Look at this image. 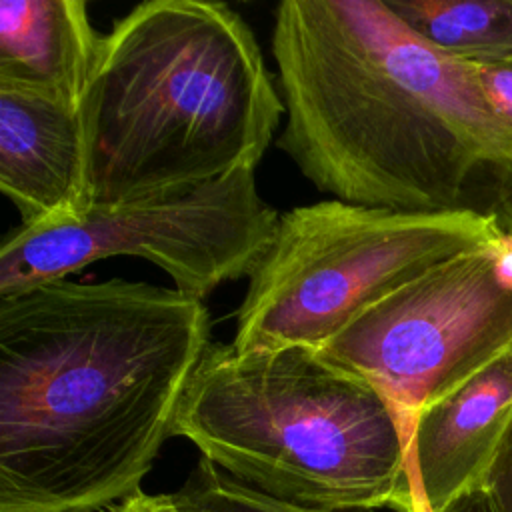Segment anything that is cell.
I'll list each match as a JSON object with an SVG mask.
<instances>
[{"label":"cell","mask_w":512,"mask_h":512,"mask_svg":"<svg viewBox=\"0 0 512 512\" xmlns=\"http://www.w3.org/2000/svg\"><path fill=\"white\" fill-rule=\"evenodd\" d=\"M108 512H188V510L180 504L174 492L172 494L138 492Z\"/></svg>","instance_id":"9a60e30c"},{"label":"cell","mask_w":512,"mask_h":512,"mask_svg":"<svg viewBox=\"0 0 512 512\" xmlns=\"http://www.w3.org/2000/svg\"><path fill=\"white\" fill-rule=\"evenodd\" d=\"M84 108L94 206L256 168L284 112L248 22L206 0H148L118 18Z\"/></svg>","instance_id":"3957f363"},{"label":"cell","mask_w":512,"mask_h":512,"mask_svg":"<svg viewBox=\"0 0 512 512\" xmlns=\"http://www.w3.org/2000/svg\"><path fill=\"white\" fill-rule=\"evenodd\" d=\"M200 298L54 280L0 298V512H108L142 492L210 344Z\"/></svg>","instance_id":"6da1fadb"},{"label":"cell","mask_w":512,"mask_h":512,"mask_svg":"<svg viewBox=\"0 0 512 512\" xmlns=\"http://www.w3.org/2000/svg\"><path fill=\"white\" fill-rule=\"evenodd\" d=\"M174 494L188 512H376L324 510L286 504L238 482L204 456L198 458L186 482Z\"/></svg>","instance_id":"7c38bea8"},{"label":"cell","mask_w":512,"mask_h":512,"mask_svg":"<svg viewBox=\"0 0 512 512\" xmlns=\"http://www.w3.org/2000/svg\"><path fill=\"white\" fill-rule=\"evenodd\" d=\"M500 236L498 216L474 208L398 212L336 198L296 206L280 214L248 276L232 346L318 348L428 268Z\"/></svg>","instance_id":"5b68a950"},{"label":"cell","mask_w":512,"mask_h":512,"mask_svg":"<svg viewBox=\"0 0 512 512\" xmlns=\"http://www.w3.org/2000/svg\"><path fill=\"white\" fill-rule=\"evenodd\" d=\"M480 486L484 488L494 512H512V422Z\"/></svg>","instance_id":"4fadbf2b"},{"label":"cell","mask_w":512,"mask_h":512,"mask_svg":"<svg viewBox=\"0 0 512 512\" xmlns=\"http://www.w3.org/2000/svg\"><path fill=\"white\" fill-rule=\"evenodd\" d=\"M270 44L288 116L276 146L336 200L464 210L478 168L512 170V130L474 62L426 42L386 0H284Z\"/></svg>","instance_id":"7a4b0ae2"},{"label":"cell","mask_w":512,"mask_h":512,"mask_svg":"<svg viewBox=\"0 0 512 512\" xmlns=\"http://www.w3.org/2000/svg\"><path fill=\"white\" fill-rule=\"evenodd\" d=\"M510 220H512V218H510Z\"/></svg>","instance_id":"e0dca14e"},{"label":"cell","mask_w":512,"mask_h":512,"mask_svg":"<svg viewBox=\"0 0 512 512\" xmlns=\"http://www.w3.org/2000/svg\"><path fill=\"white\" fill-rule=\"evenodd\" d=\"M278 220L258 192L256 168L184 192L96 204L78 220L10 232L0 248V298L104 258L138 256L162 268L176 290L202 300L220 284L250 276Z\"/></svg>","instance_id":"8992f818"},{"label":"cell","mask_w":512,"mask_h":512,"mask_svg":"<svg viewBox=\"0 0 512 512\" xmlns=\"http://www.w3.org/2000/svg\"><path fill=\"white\" fill-rule=\"evenodd\" d=\"M474 68L488 104L512 130V62H474Z\"/></svg>","instance_id":"5bb4252c"},{"label":"cell","mask_w":512,"mask_h":512,"mask_svg":"<svg viewBox=\"0 0 512 512\" xmlns=\"http://www.w3.org/2000/svg\"><path fill=\"white\" fill-rule=\"evenodd\" d=\"M100 40L82 0H2L0 82L84 106Z\"/></svg>","instance_id":"30bf717a"},{"label":"cell","mask_w":512,"mask_h":512,"mask_svg":"<svg viewBox=\"0 0 512 512\" xmlns=\"http://www.w3.org/2000/svg\"><path fill=\"white\" fill-rule=\"evenodd\" d=\"M512 422V344L420 412L408 440L416 512L480 486Z\"/></svg>","instance_id":"9c48e42d"},{"label":"cell","mask_w":512,"mask_h":512,"mask_svg":"<svg viewBox=\"0 0 512 512\" xmlns=\"http://www.w3.org/2000/svg\"><path fill=\"white\" fill-rule=\"evenodd\" d=\"M172 436L286 504L416 512L408 442L392 406L308 346L240 352L210 342Z\"/></svg>","instance_id":"277c9868"},{"label":"cell","mask_w":512,"mask_h":512,"mask_svg":"<svg viewBox=\"0 0 512 512\" xmlns=\"http://www.w3.org/2000/svg\"><path fill=\"white\" fill-rule=\"evenodd\" d=\"M496 244L428 268L312 348L372 384L406 442L424 408L512 344V282L498 270Z\"/></svg>","instance_id":"52a82bcc"},{"label":"cell","mask_w":512,"mask_h":512,"mask_svg":"<svg viewBox=\"0 0 512 512\" xmlns=\"http://www.w3.org/2000/svg\"><path fill=\"white\" fill-rule=\"evenodd\" d=\"M442 512H494L492 504L482 486L462 494L454 502H450Z\"/></svg>","instance_id":"2e32d148"},{"label":"cell","mask_w":512,"mask_h":512,"mask_svg":"<svg viewBox=\"0 0 512 512\" xmlns=\"http://www.w3.org/2000/svg\"><path fill=\"white\" fill-rule=\"evenodd\" d=\"M436 48L472 62H512V0H386Z\"/></svg>","instance_id":"8fae6325"},{"label":"cell","mask_w":512,"mask_h":512,"mask_svg":"<svg viewBox=\"0 0 512 512\" xmlns=\"http://www.w3.org/2000/svg\"><path fill=\"white\" fill-rule=\"evenodd\" d=\"M0 192L24 228L88 214L94 192L86 108L0 82Z\"/></svg>","instance_id":"ba28073f"}]
</instances>
